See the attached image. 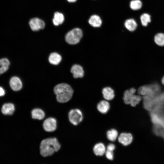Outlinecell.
<instances>
[{
	"label": "cell",
	"instance_id": "f546056e",
	"mask_svg": "<svg viewBox=\"0 0 164 164\" xmlns=\"http://www.w3.org/2000/svg\"><path fill=\"white\" fill-rule=\"evenodd\" d=\"M5 94V91L2 87H0V97L4 96Z\"/></svg>",
	"mask_w": 164,
	"mask_h": 164
},
{
	"label": "cell",
	"instance_id": "52a82bcc",
	"mask_svg": "<svg viewBox=\"0 0 164 164\" xmlns=\"http://www.w3.org/2000/svg\"><path fill=\"white\" fill-rule=\"evenodd\" d=\"M29 24L32 30L34 31L44 29L45 25L43 21L38 18L31 19L29 22Z\"/></svg>",
	"mask_w": 164,
	"mask_h": 164
},
{
	"label": "cell",
	"instance_id": "ac0fdd59",
	"mask_svg": "<svg viewBox=\"0 0 164 164\" xmlns=\"http://www.w3.org/2000/svg\"><path fill=\"white\" fill-rule=\"evenodd\" d=\"M125 28L129 31L133 32L136 29L138 24L135 20L131 18L127 19L124 23Z\"/></svg>",
	"mask_w": 164,
	"mask_h": 164
},
{
	"label": "cell",
	"instance_id": "f1b7e54d",
	"mask_svg": "<svg viewBox=\"0 0 164 164\" xmlns=\"http://www.w3.org/2000/svg\"><path fill=\"white\" fill-rule=\"evenodd\" d=\"M115 149V145L113 144H110L108 145L107 146L106 150L113 152Z\"/></svg>",
	"mask_w": 164,
	"mask_h": 164
},
{
	"label": "cell",
	"instance_id": "1f68e13d",
	"mask_svg": "<svg viewBox=\"0 0 164 164\" xmlns=\"http://www.w3.org/2000/svg\"><path fill=\"white\" fill-rule=\"evenodd\" d=\"M161 82L162 84L164 86V76L163 77L162 79Z\"/></svg>",
	"mask_w": 164,
	"mask_h": 164
},
{
	"label": "cell",
	"instance_id": "5bb4252c",
	"mask_svg": "<svg viewBox=\"0 0 164 164\" xmlns=\"http://www.w3.org/2000/svg\"><path fill=\"white\" fill-rule=\"evenodd\" d=\"M136 92V89L132 87L129 90H125L123 94V100L124 103L127 104H130L131 99Z\"/></svg>",
	"mask_w": 164,
	"mask_h": 164
},
{
	"label": "cell",
	"instance_id": "d6986e66",
	"mask_svg": "<svg viewBox=\"0 0 164 164\" xmlns=\"http://www.w3.org/2000/svg\"><path fill=\"white\" fill-rule=\"evenodd\" d=\"M15 111L14 105L11 103L4 104L2 108V113L5 115H12Z\"/></svg>",
	"mask_w": 164,
	"mask_h": 164
},
{
	"label": "cell",
	"instance_id": "30bf717a",
	"mask_svg": "<svg viewBox=\"0 0 164 164\" xmlns=\"http://www.w3.org/2000/svg\"><path fill=\"white\" fill-rule=\"evenodd\" d=\"M102 93L104 98L107 101L111 100L115 97L114 91L110 87H104L102 90Z\"/></svg>",
	"mask_w": 164,
	"mask_h": 164
},
{
	"label": "cell",
	"instance_id": "ffe728a7",
	"mask_svg": "<svg viewBox=\"0 0 164 164\" xmlns=\"http://www.w3.org/2000/svg\"><path fill=\"white\" fill-rule=\"evenodd\" d=\"M62 60L61 56L56 52L51 53L48 58L49 62L51 64L54 65L58 64Z\"/></svg>",
	"mask_w": 164,
	"mask_h": 164
},
{
	"label": "cell",
	"instance_id": "cb8c5ba5",
	"mask_svg": "<svg viewBox=\"0 0 164 164\" xmlns=\"http://www.w3.org/2000/svg\"><path fill=\"white\" fill-rule=\"evenodd\" d=\"M155 43L160 46H164V33L161 32L156 34L154 37Z\"/></svg>",
	"mask_w": 164,
	"mask_h": 164
},
{
	"label": "cell",
	"instance_id": "5b68a950",
	"mask_svg": "<svg viewBox=\"0 0 164 164\" xmlns=\"http://www.w3.org/2000/svg\"><path fill=\"white\" fill-rule=\"evenodd\" d=\"M68 117L70 122L74 125L80 124L83 119L81 111L78 109H72L68 113Z\"/></svg>",
	"mask_w": 164,
	"mask_h": 164
},
{
	"label": "cell",
	"instance_id": "7c38bea8",
	"mask_svg": "<svg viewBox=\"0 0 164 164\" xmlns=\"http://www.w3.org/2000/svg\"><path fill=\"white\" fill-rule=\"evenodd\" d=\"M9 84L11 88L15 91L20 90L22 87L21 80L17 77H12L10 80Z\"/></svg>",
	"mask_w": 164,
	"mask_h": 164
},
{
	"label": "cell",
	"instance_id": "3957f363",
	"mask_svg": "<svg viewBox=\"0 0 164 164\" xmlns=\"http://www.w3.org/2000/svg\"><path fill=\"white\" fill-rule=\"evenodd\" d=\"M83 36L82 30L79 28H75L67 33L65 36V39L69 44L75 45L80 42Z\"/></svg>",
	"mask_w": 164,
	"mask_h": 164
},
{
	"label": "cell",
	"instance_id": "7a4b0ae2",
	"mask_svg": "<svg viewBox=\"0 0 164 164\" xmlns=\"http://www.w3.org/2000/svg\"><path fill=\"white\" fill-rule=\"evenodd\" d=\"M57 101L60 103H66L72 98L73 90L72 87L66 83H61L56 86L53 90Z\"/></svg>",
	"mask_w": 164,
	"mask_h": 164
},
{
	"label": "cell",
	"instance_id": "4316f807",
	"mask_svg": "<svg viewBox=\"0 0 164 164\" xmlns=\"http://www.w3.org/2000/svg\"><path fill=\"white\" fill-rule=\"evenodd\" d=\"M142 100V97L138 95L134 94L131 99L130 104L132 107H135Z\"/></svg>",
	"mask_w": 164,
	"mask_h": 164
},
{
	"label": "cell",
	"instance_id": "7402d4cb",
	"mask_svg": "<svg viewBox=\"0 0 164 164\" xmlns=\"http://www.w3.org/2000/svg\"><path fill=\"white\" fill-rule=\"evenodd\" d=\"M10 63L8 60L5 58L0 59V74L6 72L8 69Z\"/></svg>",
	"mask_w": 164,
	"mask_h": 164
},
{
	"label": "cell",
	"instance_id": "277c9868",
	"mask_svg": "<svg viewBox=\"0 0 164 164\" xmlns=\"http://www.w3.org/2000/svg\"><path fill=\"white\" fill-rule=\"evenodd\" d=\"M157 86L154 85H145L140 87L138 90L139 94L144 96H155L158 94L159 89Z\"/></svg>",
	"mask_w": 164,
	"mask_h": 164
},
{
	"label": "cell",
	"instance_id": "2e32d148",
	"mask_svg": "<svg viewBox=\"0 0 164 164\" xmlns=\"http://www.w3.org/2000/svg\"><path fill=\"white\" fill-rule=\"evenodd\" d=\"M31 114L32 118L40 120L43 119L45 116L44 111L40 108L33 109L31 111Z\"/></svg>",
	"mask_w": 164,
	"mask_h": 164
},
{
	"label": "cell",
	"instance_id": "4dcf8cb0",
	"mask_svg": "<svg viewBox=\"0 0 164 164\" xmlns=\"http://www.w3.org/2000/svg\"><path fill=\"white\" fill-rule=\"evenodd\" d=\"M67 1L70 3H73V2H76L77 0H67Z\"/></svg>",
	"mask_w": 164,
	"mask_h": 164
},
{
	"label": "cell",
	"instance_id": "d6a6232c",
	"mask_svg": "<svg viewBox=\"0 0 164 164\" xmlns=\"http://www.w3.org/2000/svg\"><path fill=\"white\" fill-rule=\"evenodd\" d=\"M162 128H163V130H164V125H163V127H162Z\"/></svg>",
	"mask_w": 164,
	"mask_h": 164
},
{
	"label": "cell",
	"instance_id": "e0dca14e",
	"mask_svg": "<svg viewBox=\"0 0 164 164\" xmlns=\"http://www.w3.org/2000/svg\"><path fill=\"white\" fill-rule=\"evenodd\" d=\"M106 150L104 145L102 143H99L96 144L93 149L95 155L99 156H102L105 154Z\"/></svg>",
	"mask_w": 164,
	"mask_h": 164
},
{
	"label": "cell",
	"instance_id": "6da1fadb",
	"mask_svg": "<svg viewBox=\"0 0 164 164\" xmlns=\"http://www.w3.org/2000/svg\"><path fill=\"white\" fill-rule=\"evenodd\" d=\"M60 148L61 145L56 138H46L42 140L40 143V154L43 157L51 156Z\"/></svg>",
	"mask_w": 164,
	"mask_h": 164
},
{
	"label": "cell",
	"instance_id": "484cf974",
	"mask_svg": "<svg viewBox=\"0 0 164 164\" xmlns=\"http://www.w3.org/2000/svg\"><path fill=\"white\" fill-rule=\"evenodd\" d=\"M142 6V3L140 0H132L130 3V7L133 10L140 9Z\"/></svg>",
	"mask_w": 164,
	"mask_h": 164
},
{
	"label": "cell",
	"instance_id": "8992f818",
	"mask_svg": "<svg viewBox=\"0 0 164 164\" xmlns=\"http://www.w3.org/2000/svg\"><path fill=\"white\" fill-rule=\"evenodd\" d=\"M57 121L55 118L49 117L43 121V127L44 129L48 132L54 131L57 127Z\"/></svg>",
	"mask_w": 164,
	"mask_h": 164
},
{
	"label": "cell",
	"instance_id": "ba28073f",
	"mask_svg": "<svg viewBox=\"0 0 164 164\" xmlns=\"http://www.w3.org/2000/svg\"><path fill=\"white\" fill-rule=\"evenodd\" d=\"M70 72L75 78H82L84 77V72L83 67L80 65L75 64L70 69Z\"/></svg>",
	"mask_w": 164,
	"mask_h": 164
},
{
	"label": "cell",
	"instance_id": "9c48e42d",
	"mask_svg": "<svg viewBox=\"0 0 164 164\" xmlns=\"http://www.w3.org/2000/svg\"><path fill=\"white\" fill-rule=\"evenodd\" d=\"M133 139L132 135L131 133H122L118 136V140L120 143L126 146L131 143Z\"/></svg>",
	"mask_w": 164,
	"mask_h": 164
},
{
	"label": "cell",
	"instance_id": "603a6c76",
	"mask_svg": "<svg viewBox=\"0 0 164 164\" xmlns=\"http://www.w3.org/2000/svg\"><path fill=\"white\" fill-rule=\"evenodd\" d=\"M140 20L142 25L145 27L148 26L149 23L151 22V16L148 13H143L141 15Z\"/></svg>",
	"mask_w": 164,
	"mask_h": 164
},
{
	"label": "cell",
	"instance_id": "9a60e30c",
	"mask_svg": "<svg viewBox=\"0 0 164 164\" xmlns=\"http://www.w3.org/2000/svg\"><path fill=\"white\" fill-rule=\"evenodd\" d=\"M110 108V104L107 100H102L97 105V109L100 113L103 114L107 113Z\"/></svg>",
	"mask_w": 164,
	"mask_h": 164
},
{
	"label": "cell",
	"instance_id": "d4e9b609",
	"mask_svg": "<svg viewBox=\"0 0 164 164\" xmlns=\"http://www.w3.org/2000/svg\"><path fill=\"white\" fill-rule=\"evenodd\" d=\"M108 139L111 142L115 141L118 136V133L115 129H112L108 131L106 133Z\"/></svg>",
	"mask_w": 164,
	"mask_h": 164
},
{
	"label": "cell",
	"instance_id": "8fae6325",
	"mask_svg": "<svg viewBox=\"0 0 164 164\" xmlns=\"http://www.w3.org/2000/svg\"><path fill=\"white\" fill-rule=\"evenodd\" d=\"M150 116L152 122L155 125L163 127L164 125V117L158 113L151 112Z\"/></svg>",
	"mask_w": 164,
	"mask_h": 164
},
{
	"label": "cell",
	"instance_id": "44dd1931",
	"mask_svg": "<svg viewBox=\"0 0 164 164\" xmlns=\"http://www.w3.org/2000/svg\"><path fill=\"white\" fill-rule=\"evenodd\" d=\"M64 20V17L63 14L56 12L54 14L53 22L55 26H58L62 24Z\"/></svg>",
	"mask_w": 164,
	"mask_h": 164
},
{
	"label": "cell",
	"instance_id": "4fadbf2b",
	"mask_svg": "<svg viewBox=\"0 0 164 164\" xmlns=\"http://www.w3.org/2000/svg\"><path fill=\"white\" fill-rule=\"evenodd\" d=\"M89 24L92 26L99 27L102 24V21L100 17L97 15H91L88 20Z\"/></svg>",
	"mask_w": 164,
	"mask_h": 164
},
{
	"label": "cell",
	"instance_id": "83f0119b",
	"mask_svg": "<svg viewBox=\"0 0 164 164\" xmlns=\"http://www.w3.org/2000/svg\"><path fill=\"white\" fill-rule=\"evenodd\" d=\"M105 154L106 158L108 160H112L113 159V152L106 150Z\"/></svg>",
	"mask_w": 164,
	"mask_h": 164
}]
</instances>
